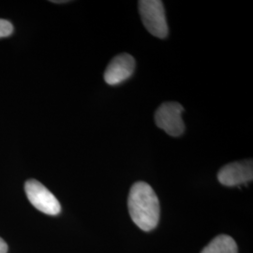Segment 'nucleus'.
<instances>
[{"mask_svg":"<svg viewBox=\"0 0 253 253\" xmlns=\"http://www.w3.org/2000/svg\"><path fill=\"white\" fill-rule=\"evenodd\" d=\"M127 208L131 219L141 230L150 232L158 226L161 214L160 201L147 183L133 184L129 190Z\"/></svg>","mask_w":253,"mask_h":253,"instance_id":"obj_1","label":"nucleus"},{"mask_svg":"<svg viewBox=\"0 0 253 253\" xmlns=\"http://www.w3.org/2000/svg\"><path fill=\"white\" fill-rule=\"evenodd\" d=\"M139 10L143 24L150 34L160 39H164L168 36V24L163 1H139Z\"/></svg>","mask_w":253,"mask_h":253,"instance_id":"obj_2","label":"nucleus"},{"mask_svg":"<svg viewBox=\"0 0 253 253\" xmlns=\"http://www.w3.org/2000/svg\"><path fill=\"white\" fill-rule=\"evenodd\" d=\"M27 199L31 205L41 212L55 216L61 212V206L54 194L41 182L30 179L25 184Z\"/></svg>","mask_w":253,"mask_h":253,"instance_id":"obj_3","label":"nucleus"},{"mask_svg":"<svg viewBox=\"0 0 253 253\" xmlns=\"http://www.w3.org/2000/svg\"><path fill=\"white\" fill-rule=\"evenodd\" d=\"M184 107L177 102H164L155 114L156 125L169 135L177 137L183 134L185 124L182 118Z\"/></svg>","mask_w":253,"mask_h":253,"instance_id":"obj_4","label":"nucleus"},{"mask_svg":"<svg viewBox=\"0 0 253 253\" xmlns=\"http://www.w3.org/2000/svg\"><path fill=\"white\" fill-rule=\"evenodd\" d=\"M253 179V161H243L229 163L217 173V180L227 187H235L246 184Z\"/></svg>","mask_w":253,"mask_h":253,"instance_id":"obj_5","label":"nucleus"},{"mask_svg":"<svg viewBox=\"0 0 253 253\" xmlns=\"http://www.w3.org/2000/svg\"><path fill=\"white\" fill-rule=\"evenodd\" d=\"M135 70V60L128 54H118L109 63L104 80L110 85H117L128 79Z\"/></svg>","mask_w":253,"mask_h":253,"instance_id":"obj_6","label":"nucleus"},{"mask_svg":"<svg viewBox=\"0 0 253 253\" xmlns=\"http://www.w3.org/2000/svg\"><path fill=\"white\" fill-rule=\"evenodd\" d=\"M201 253H238L235 239L226 235H217Z\"/></svg>","mask_w":253,"mask_h":253,"instance_id":"obj_7","label":"nucleus"},{"mask_svg":"<svg viewBox=\"0 0 253 253\" xmlns=\"http://www.w3.org/2000/svg\"><path fill=\"white\" fill-rule=\"evenodd\" d=\"M13 31L12 24L4 19H0V38L8 37L11 35Z\"/></svg>","mask_w":253,"mask_h":253,"instance_id":"obj_8","label":"nucleus"},{"mask_svg":"<svg viewBox=\"0 0 253 253\" xmlns=\"http://www.w3.org/2000/svg\"><path fill=\"white\" fill-rule=\"evenodd\" d=\"M8 253V245L0 237V253Z\"/></svg>","mask_w":253,"mask_h":253,"instance_id":"obj_9","label":"nucleus"},{"mask_svg":"<svg viewBox=\"0 0 253 253\" xmlns=\"http://www.w3.org/2000/svg\"><path fill=\"white\" fill-rule=\"evenodd\" d=\"M54 3H65V2H67V1H53Z\"/></svg>","mask_w":253,"mask_h":253,"instance_id":"obj_10","label":"nucleus"}]
</instances>
